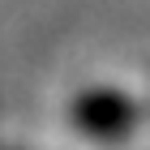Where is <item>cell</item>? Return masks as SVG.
Returning <instances> with one entry per match:
<instances>
[{
	"label": "cell",
	"mask_w": 150,
	"mask_h": 150,
	"mask_svg": "<svg viewBox=\"0 0 150 150\" xmlns=\"http://www.w3.org/2000/svg\"><path fill=\"white\" fill-rule=\"evenodd\" d=\"M73 125L94 142H116L137 125V107L120 90H90L73 103Z\"/></svg>",
	"instance_id": "1"
}]
</instances>
